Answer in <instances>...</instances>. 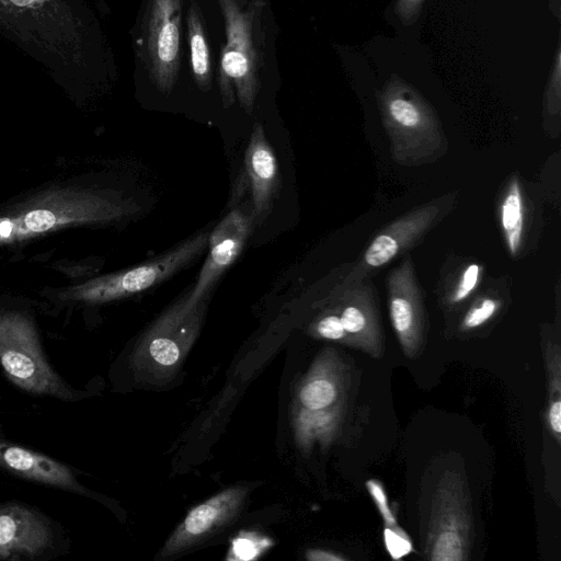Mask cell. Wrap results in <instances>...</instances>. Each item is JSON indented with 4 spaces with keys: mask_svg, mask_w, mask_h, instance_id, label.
I'll list each match as a JSON object with an SVG mask.
<instances>
[{
    "mask_svg": "<svg viewBox=\"0 0 561 561\" xmlns=\"http://www.w3.org/2000/svg\"><path fill=\"white\" fill-rule=\"evenodd\" d=\"M321 311L311 325L312 331L320 337L332 341H345L348 336L341 322L339 313L331 306Z\"/></svg>",
    "mask_w": 561,
    "mask_h": 561,
    "instance_id": "22",
    "label": "cell"
},
{
    "mask_svg": "<svg viewBox=\"0 0 561 561\" xmlns=\"http://www.w3.org/2000/svg\"><path fill=\"white\" fill-rule=\"evenodd\" d=\"M138 209L130 201L100 192H49L0 216V245L71 225L111 222L130 216Z\"/></svg>",
    "mask_w": 561,
    "mask_h": 561,
    "instance_id": "1",
    "label": "cell"
},
{
    "mask_svg": "<svg viewBox=\"0 0 561 561\" xmlns=\"http://www.w3.org/2000/svg\"><path fill=\"white\" fill-rule=\"evenodd\" d=\"M308 559L314 560V561H339L343 560L342 557L332 554L327 551L322 550H312L308 553Z\"/></svg>",
    "mask_w": 561,
    "mask_h": 561,
    "instance_id": "28",
    "label": "cell"
},
{
    "mask_svg": "<svg viewBox=\"0 0 561 561\" xmlns=\"http://www.w3.org/2000/svg\"><path fill=\"white\" fill-rule=\"evenodd\" d=\"M389 313L405 353L412 355L423 335L424 309L413 261L405 254L387 278Z\"/></svg>",
    "mask_w": 561,
    "mask_h": 561,
    "instance_id": "9",
    "label": "cell"
},
{
    "mask_svg": "<svg viewBox=\"0 0 561 561\" xmlns=\"http://www.w3.org/2000/svg\"><path fill=\"white\" fill-rule=\"evenodd\" d=\"M0 365L5 376L26 392L72 397L43 355L32 321L21 313H0Z\"/></svg>",
    "mask_w": 561,
    "mask_h": 561,
    "instance_id": "4",
    "label": "cell"
},
{
    "mask_svg": "<svg viewBox=\"0 0 561 561\" xmlns=\"http://www.w3.org/2000/svg\"><path fill=\"white\" fill-rule=\"evenodd\" d=\"M266 539L259 540L252 536H239L232 542L231 552L237 559H254L266 547Z\"/></svg>",
    "mask_w": 561,
    "mask_h": 561,
    "instance_id": "23",
    "label": "cell"
},
{
    "mask_svg": "<svg viewBox=\"0 0 561 561\" xmlns=\"http://www.w3.org/2000/svg\"><path fill=\"white\" fill-rule=\"evenodd\" d=\"M0 467L35 482L81 492L80 484L68 467L19 445L0 440Z\"/></svg>",
    "mask_w": 561,
    "mask_h": 561,
    "instance_id": "15",
    "label": "cell"
},
{
    "mask_svg": "<svg viewBox=\"0 0 561 561\" xmlns=\"http://www.w3.org/2000/svg\"><path fill=\"white\" fill-rule=\"evenodd\" d=\"M243 495V489H230L194 507L168 541L164 552L182 549L227 522L237 512Z\"/></svg>",
    "mask_w": 561,
    "mask_h": 561,
    "instance_id": "16",
    "label": "cell"
},
{
    "mask_svg": "<svg viewBox=\"0 0 561 561\" xmlns=\"http://www.w3.org/2000/svg\"><path fill=\"white\" fill-rule=\"evenodd\" d=\"M378 104L397 163H432L446 153L448 142L434 110L410 83L392 76L378 92Z\"/></svg>",
    "mask_w": 561,
    "mask_h": 561,
    "instance_id": "2",
    "label": "cell"
},
{
    "mask_svg": "<svg viewBox=\"0 0 561 561\" xmlns=\"http://www.w3.org/2000/svg\"><path fill=\"white\" fill-rule=\"evenodd\" d=\"M187 31L193 76L198 88L207 91L211 80L209 50L201 11L195 2H192L187 13Z\"/></svg>",
    "mask_w": 561,
    "mask_h": 561,
    "instance_id": "17",
    "label": "cell"
},
{
    "mask_svg": "<svg viewBox=\"0 0 561 561\" xmlns=\"http://www.w3.org/2000/svg\"><path fill=\"white\" fill-rule=\"evenodd\" d=\"M497 286L489 287L488 291L478 296L466 312L461 327L471 330L491 320L501 309L503 299L496 294Z\"/></svg>",
    "mask_w": 561,
    "mask_h": 561,
    "instance_id": "19",
    "label": "cell"
},
{
    "mask_svg": "<svg viewBox=\"0 0 561 561\" xmlns=\"http://www.w3.org/2000/svg\"><path fill=\"white\" fill-rule=\"evenodd\" d=\"M455 201V195L435 198L387 225L332 289H343L369 278L376 270L413 248L448 214Z\"/></svg>",
    "mask_w": 561,
    "mask_h": 561,
    "instance_id": "6",
    "label": "cell"
},
{
    "mask_svg": "<svg viewBox=\"0 0 561 561\" xmlns=\"http://www.w3.org/2000/svg\"><path fill=\"white\" fill-rule=\"evenodd\" d=\"M531 188L518 174H513L504 184L499 197L497 215L500 230L507 252L519 259L535 247L536 208Z\"/></svg>",
    "mask_w": 561,
    "mask_h": 561,
    "instance_id": "10",
    "label": "cell"
},
{
    "mask_svg": "<svg viewBox=\"0 0 561 561\" xmlns=\"http://www.w3.org/2000/svg\"><path fill=\"white\" fill-rule=\"evenodd\" d=\"M336 397V385L324 377L313 378L300 391V401L310 411L322 410L331 405Z\"/></svg>",
    "mask_w": 561,
    "mask_h": 561,
    "instance_id": "20",
    "label": "cell"
},
{
    "mask_svg": "<svg viewBox=\"0 0 561 561\" xmlns=\"http://www.w3.org/2000/svg\"><path fill=\"white\" fill-rule=\"evenodd\" d=\"M549 423L554 433L560 434L561 431V403L556 401L551 404L549 411Z\"/></svg>",
    "mask_w": 561,
    "mask_h": 561,
    "instance_id": "27",
    "label": "cell"
},
{
    "mask_svg": "<svg viewBox=\"0 0 561 561\" xmlns=\"http://www.w3.org/2000/svg\"><path fill=\"white\" fill-rule=\"evenodd\" d=\"M367 486H368L380 513L382 514L387 526L396 527V519L388 507L387 497L385 495V492H383L381 485L376 481H369V482H367Z\"/></svg>",
    "mask_w": 561,
    "mask_h": 561,
    "instance_id": "26",
    "label": "cell"
},
{
    "mask_svg": "<svg viewBox=\"0 0 561 561\" xmlns=\"http://www.w3.org/2000/svg\"><path fill=\"white\" fill-rule=\"evenodd\" d=\"M323 302L339 313L348 340L376 344L379 335L376 293L369 278L343 289H332Z\"/></svg>",
    "mask_w": 561,
    "mask_h": 561,
    "instance_id": "13",
    "label": "cell"
},
{
    "mask_svg": "<svg viewBox=\"0 0 561 561\" xmlns=\"http://www.w3.org/2000/svg\"><path fill=\"white\" fill-rule=\"evenodd\" d=\"M383 534L387 550L393 559H400L411 551V542L403 531L387 527Z\"/></svg>",
    "mask_w": 561,
    "mask_h": 561,
    "instance_id": "24",
    "label": "cell"
},
{
    "mask_svg": "<svg viewBox=\"0 0 561 561\" xmlns=\"http://www.w3.org/2000/svg\"><path fill=\"white\" fill-rule=\"evenodd\" d=\"M253 216L231 209L208 237V254L195 285L187 293L194 306L206 298L222 273L237 260L250 236Z\"/></svg>",
    "mask_w": 561,
    "mask_h": 561,
    "instance_id": "8",
    "label": "cell"
},
{
    "mask_svg": "<svg viewBox=\"0 0 561 561\" xmlns=\"http://www.w3.org/2000/svg\"><path fill=\"white\" fill-rule=\"evenodd\" d=\"M206 298L192 306L184 294L152 327L147 346L152 358L163 366L174 364L181 346L196 335L206 308Z\"/></svg>",
    "mask_w": 561,
    "mask_h": 561,
    "instance_id": "11",
    "label": "cell"
},
{
    "mask_svg": "<svg viewBox=\"0 0 561 561\" xmlns=\"http://www.w3.org/2000/svg\"><path fill=\"white\" fill-rule=\"evenodd\" d=\"M49 541L50 529L39 514L18 504L0 506V559L34 558Z\"/></svg>",
    "mask_w": 561,
    "mask_h": 561,
    "instance_id": "12",
    "label": "cell"
},
{
    "mask_svg": "<svg viewBox=\"0 0 561 561\" xmlns=\"http://www.w3.org/2000/svg\"><path fill=\"white\" fill-rule=\"evenodd\" d=\"M224 15L226 45L222 47L219 88L225 107L234 102V90L245 113L253 111L259 92L257 53L254 45V10L242 11L236 0H218Z\"/></svg>",
    "mask_w": 561,
    "mask_h": 561,
    "instance_id": "5",
    "label": "cell"
},
{
    "mask_svg": "<svg viewBox=\"0 0 561 561\" xmlns=\"http://www.w3.org/2000/svg\"><path fill=\"white\" fill-rule=\"evenodd\" d=\"M182 0H149L145 25L146 62L154 85L168 94L180 69Z\"/></svg>",
    "mask_w": 561,
    "mask_h": 561,
    "instance_id": "7",
    "label": "cell"
},
{
    "mask_svg": "<svg viewBox=\"0 0 561 561\" xmlns=\"http://www.w3.org/2000/svg\"><path fill=\"white\" fill-rule=\"evenodd\" d=\"M209 233L202 231L146 263L90 279L62 294L84 302H106L139 294L170 278L198 259L208 245Z\"/></svg>",
    "mask_w": 561,
    "mask_h": 561,
    "instance_id": "3",
    "label": "cell"
},
{
    "mask_svg": "<svg viewBox=\"0 0 561 561\" xmlns=\"http://www.w3.org/2000/svg\"><path fill=\"white\" fill-rule=\"evenodd\" d=\"M484 267L478 262H467L449 279L444 296L445 304L460 305L468 300L482 284Z\"/></svg>",
    "mask_w": 561,
    "mask_h": 561,
    "instance_id": "18",
    "label": "cell"
},
{
    "mask_svg": "<svg viewBox=\"0 0 561 561\" xmlns=\"http://www.w3.org/2000/svg\"><path fill=\"white\" fill-rule=\"evenodd\" d=\"M561 111V54L558 48L545 98V118L559 126Z\"/></svg>",
    "mask_w": 561,
    "mask_h": 561,
    "instance_id": "21",
    "label": "cell"
},
{
    "mask_svg": "<svg viewBox=\"0 0 561 561\" xmlns=\"http://www.w3.org/2000/svg\"><path fill=\"white\" fill-rule=\"evenodd\" d=\"M244 168L250 182L252 216L257 221L270 213L279 184L277 159L260 123L253 125Z\"/></svg>",
    "mask_w": 561,
    "mask_h": 561,
    "instance_id": "14",
    "label": "cell"
},
{
    "mask_svg": "<svg viewBox=\"0 0 561 561\" xmlns=\"http://www.w3.org/2000/svg\"><path fill=\"white\" fill-rule=\"evenodd\" d=\"M424 0H397L396 13L404 25L415 22Z\"/></svg>",
    "mask_w": 561,
    "mask_h": 561,
    "instance_id": "25",
    "label": "cell"
}]
</instances>
